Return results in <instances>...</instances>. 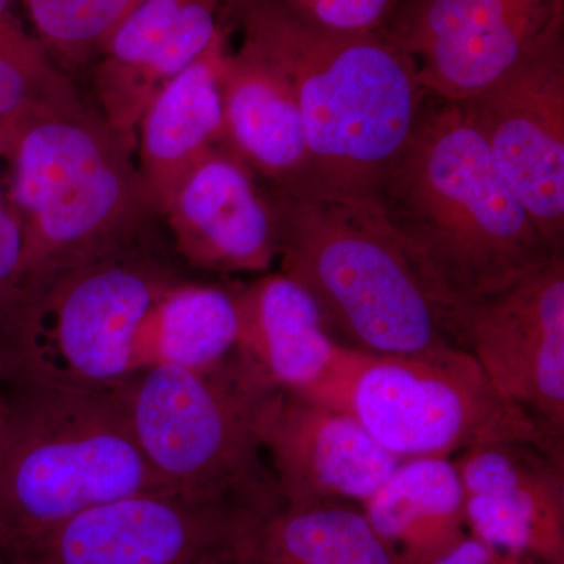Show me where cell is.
<instances>
[{"instance_id": "obj_8", "label": "cell", "mask_w": 564, "mask_h": 564, "mask_svg": "<svg viewBox=\"0 0 564 564\" xmlns=\"http://www.w3.org/2000/svg\"><path fill=\"white\" fill-rule=\"evenodd\" d=\"M306 399L351 415L400 459L452 458L507 443L564 455L459 348L391 356L344 347L328 380Z\"/></svg>"}, {"instance_id": "obj_16", "label": "cell", "mask_w": 564, "mask_h": 564, "mask_svg": "<svg viewBox=\"0 0 564 564\" xmlns=\"http://www.w3.org/2000/svg\"><path fill=\"white\" fill-rule=\"evenodd\" d=\"M229 0H141L111 33L93 74L98 111L137 143L141 115L223 31Z\"/></svg>"}, {"instance_id": "obj_15", "label": "cell", "mask_w": 564, "mask_h": 564, "mask_svg": "<svg viewBox=\"0 0 564 564\" xmlns=\"http://www.w3.org/2000/svg\"><path fill=\"white\" fill-rule=\"evenodd\" d=\"M162 218L174 250L193 269L263 274L278 261L276 221L265 188L221 143L193 166Z\"/></svg>"}, {"instance_id": "obj_26", "label": "cell", "mask_w": 564, "mask_h": 564, "mask_svg": "<svg viewBox=\"0 0 564 564\" xmlns=\"http://www.w3.org/2000/svg\"><path fill=\"white\" fill-rule=\"evenodd\" d=\"M22 248L24 234L20 215L7 192L0 188V333L20 300Z\"/></svg>"}, {"instance_id": "obj_25", "label": "cell", "mask_w": 564, "mask_h": 564, "mask_svg": "<svg viewBox=\"0 0 564 564\" xmlns=\"http://www.w3.org/2000/svg\"><path fill=\"white\" fill-rule=\"evenodd\" d=\"M315 28L343 33L383 32L403 0H282Z\"/></svg>"}, {"instance_id": "obj_19", "label": "cell", "mask_w": 564, "mask_h": 564, "mask_svg": "<svg viewBox=\"0 0 564 564\" xmlns=\"http://www.w3.org/2000/svg\"><path fill=\"white\" fill-rule=\"evenodd\" d=\"M225 29L209 47L155 95L137 126L144 184L159 215L193 166L223 140L220 73Z\"/></svg>"}, {"instance_id": "obj_10", "label": "cell", "mask_w": 564, "mask_h": 564, "mask_svg": "<svg viewBox=\"0 0 564 564\" xmlns=\"http://www.w3.org/2000/svg\"><path fill=\"white\" fill-rule=\"evenodd\" d=\"M451 333L500 395L563 447L564 251L502 291L456 307Z\"/></svg>"}, {"instance_id": "obj_3", "label": "cell", "mask_w": 564, "mask_h": 564, "mask_svg": "<svg viewBox=\"0 0 564 564\" xmlns=\"http://www.w3.org/2000/svg\"><path fill=\"white\" fill-rule=\"evenodd\" d=\"M265 193L276 221L280 272L311 293L334 340L370 355L458 348L443 304L375 193Z\"/></svg>"}, {"instance_id": "obj_23", "label": "cell", "mask_w": 564, "mask_h": 564, "mask_svg": "<svg viewBox=\"0 0 564 564\" xmlns=\"http://www.w3.org/2000/svg\"><path fill=\"white\" fill-rule=\"evenodd\" d=\"M80 101L51 52L25 32L14 14L0 22V159L9 158L36 118Z\"/></svg>"}, {"instance_id": "obj_2", "label": "cell", "mask_w": 564, "mask_h": 564, "mask_svg": "<svg viewBox=\"0 0 564 564\" xmlns=\"http://www.w3.org/2000/svg\"><path fill=\"white\" fill-rule=\"evenodd\" d=\"M226 11L291 85L311 155L306 187L377 192L426 96L402 47L384 31L315 28L282 0H229Z\"/></svg>"}, {"instance_id": "obj_27", "label": "cell", "mask_w": 564, "mask_h": 564, "mask_svg": "<svg viewBox=\"0 0 564 564\" xmlns=\"http://www.w3.org/2000/svg\"><path fill=\"white\" fill-rule=\"evenodd\" d=\"M434 564H541L533 560L522 558V556L508 554L499 551L477 540L474 536H467L462 543L452 549L447 555L437 560Z\"/></svg>"}, {"instance_id": "obj_1", "label": "cell", "mask_w": 564, "mask_h": 564, "mask_svg": "<svg viewBox=\"0 0 564 564\" xmlns=\"http://www.w3.org/2000/svg\"><path fill=\"white\" fill-rule=\"evenodd\" d=\"M375 196L448 328L456 307L502 291L560 252L497 169L463 102L423 107Z\"/></svg>"}, {"instance_id": "obj_12", "label": "cell", "mask_w": 564, "mask_h": 564, "mask_svg": "<svg viewBox=\"0 0 564 564\" xmlns=\"http://www.w3.org/2000/svg\"><path fill=\"white\" fill-rule=\"evenodd\" d=\"M459 102L538 231L563 251L564 35Z\"/></svg>"}, {"instance_id": "obj_28", "label": "cell", "mask_w": 564, "mask_h": 564, "mask_svg": "<svg viewBox=\"0 0 564 564\" xmlns=\"http://www.w3.org/2000/svg\"><path fill=\"white\" fill-rule=\"evenodd\" d=\"M10 419L9 392H7V378L0 364V447H2L3 437H6L7 426Z\"/></svg>"}, {"instance_id": "obj_13", "label": "cell", "mask_w": 564, "mask_h": 564, "mask_svg": "<svg viewBox=\"0 0 564 564\" xmlns=\"http://www.w3.org/2000/svg\"><path fill=\"white\" fill-rule=\"evenodd\" d=\"M259 434L285 507L362 505L403 462L351 415L280 389L263 406Z\"/></svg>"}, {"instance_id": "obj_4", "label": "cell", "mask_w": 564, "mask_h": 564, "mask_svg": "<svg viewBox=\"0 0 564 564\" xmlns=\"http://www.w3.org/2000/svg\"><path fill=\"white\" fill-rule=\"evenodd\" d=\"M135 151V141L82 101L22 131L6 159L7 195L24 234L20 299L57 274L150 239L151 220L161 215Z\"/></svg>"}, {"instance_id": "obj_17", "label": "cell", "mask_w": 564, "mask_h": 564, "mask_svg": "<svg viewBox=\"0 0 564 564\" xmlns=\"http://www.w3.org/2000/svg\"><path fill=\"white\" fill-rule=\"evenodd\" d=\"M223 147L270 191H296L311 177L299 102L272 63L242 43L226 51L220 73Z\"/></svg>"}, {"instance_id": "obj_7", "label": "cell", "mask_w": 564, "mask_h": 564, "mask_svg": "<svg viewBox=\"0 0 564 564\" xmlns=\"http://www.w3.org/2000/svg\"><path fill=\"white\" fill-rule=\"evenodd\" d=\"M273 391L234 351L209 369L144 367L115 393L141 452L174 492L274 511L282 499L259 434Z\"/></svg>"}, {"instance_id": "obj_14", "label": "cell", "mask_w": 564, "mask_h": 564, "mask_svg": "<svg viewBox=\"0 0 564 564\" xmlns=\"http://www.w3.org/2000/svg\"><path fill=\"white\" fill-rule=\"evenodd\" d=\"M470 536L541 564H564V455L485 445L454 459Z\"/></svg>"}, {"instance_id": "obj_9", "label": "cell", "mask_w": 564, "mask_h": 564, "mask_svg": "<svg viewBox=\"0 0 564 564\" xmlns=\"http://www.w3.org/2000/svg\"><path fill=\"white\" fill-rule=\"evenodd\" d=\"M273 513L180 492L137 494L70 519L24 564H232Z\"/></svg>"}, {"instance_id": "obj_30", "label": "cell", "mask_w": 564, "mask_h": 564, "mask_svg": "<svg viewBox=\"0 0 564 564\" xmlns=\"http://www.w3.org/2000/svg\"><path fill=\"white\" fill-rule=\"evenodd\" d=\"M0 564H10V563L7 562V560H3L2 556H0Z\"/></svg>"}, {"instance_id": "obj_22", "label": "cell", "mask_w": 564, "mask_h": 564, "mask_svg": "<svg viewBox=\"0 0 564 564\" xmlns=\"http://www.w3.org/2000/svg\"><path fill=\"white\" fill-rule=\"evenodd\" d=\"M250 554L261 564H393L355 503L285 507L256 529Z\"/></svg>"}, {"instance_id": "obj_5", "label": "cell", "mask_w": 564, "mask_h": 564, "mask_svg": "<svg viewBox=\"0 0 564 564\" xmlns=\"http://www.w3.org/2000/svg\"><path fill=\"white\" fill-rule=\"evenodd\" d=\"M0 556L24 564L63 524L137 494L174 492L141 452L115 392L7 380Z\"/></svg>"}, {"instance_id": "obj_21", "label": "cell", "mask_w": 564, "mask_h": 564, "mask_svg": "<svg viewBox=\"0 0 564 564\" xmlns=\"http://www.w3.org/2000/svg\"><path fill=\"white\" fill-rule=\"evenodd\" d=\"M239 340L236 289L185 281L163 295L143 323L139 370L155 364L209 369Z\"/></svg>"}, {"instance_id": "obj_18", "label": "cell", "mask_w": 564, "mask_h": 564, "mask_svg": "<svg viewBox=\"0 0 564 564\" xmlns=\"http://www.w3.org/2000/svg\"><path fill=\"white\" fill-rule=\"evenodd\" d=\"M236 351L267 384L311 397L332 375L344 345L326 328L311 293L285 274L263 273L236 289Z\"/></svg>"}, {"instance_id": "obj_29", "label": "cell", "mask_w": 564, "mask_h": 564, "mask_svg": "<svg viewBox=\"0 0 564 564\" xmlns=\"http://www.w3.org/2000/svg\"><path fill=\"white\" fill-rule=\"evenodd\" d=\"M232 564H261V563H258V562H256L254 558H252V556L250 554V547H248V551L245 552V554L242 556H240V558L237 560V562H234Z\"/></svg>"}, {"instance_id": "obj_6", "label": "cell", "mask_w": 564, "mask_h": 564, "mask_svg": "<svg viewBox=\"0 0 564 564\" xmlns=\"http://www.w3.org/2000/svg\"><path fill=\"white\" fill-rule=\"evenodd\" d=\"M150 239L25 292L0 333L9 381L115 392L139 372L143 323L185 282Z\"/></svg>"}, {"instance_id": "obj_24", "label": "cell", "mask_w": 564, "mask_h": 564, "mask_svg": "<svg viewBox=\"0 0 564 564\" xmlns=\"http://www.w3.org/2000/svg\"><path fill=\"white\" fill-rule=\"evenodd\" d=\"M141 0H20L36 39L70 65L98 57Z\"/></svg>"}, {"instance_id": "obj_20", "label": "cell", "mask_w": 564, "mask_h": 564, "mask_svg": "<svg viewBox=\"0 0 564 564\" xmlns=\"http://www.w3.org/2000/svg\"><path fill=\"white\" fill-rule=\"evenodd\" d=\"M362 511L393 564H434L469 536L452 458L403 459Z\"/></svg>"}, {"instance_id": "obj_11", "label": "cell", "mask_w": 564, "mask_h": 564, "mask_svg": "<svg viewBox=\"0 0 564 564\" xmlns=\"http://www.w3.org/2000/svg\"><path fill=\"white\" fill-rule=\"evenodd\" d=\"M388 33L426 95L466 101L564 35V0H414Z\"/></svg>"}]
</instances>
